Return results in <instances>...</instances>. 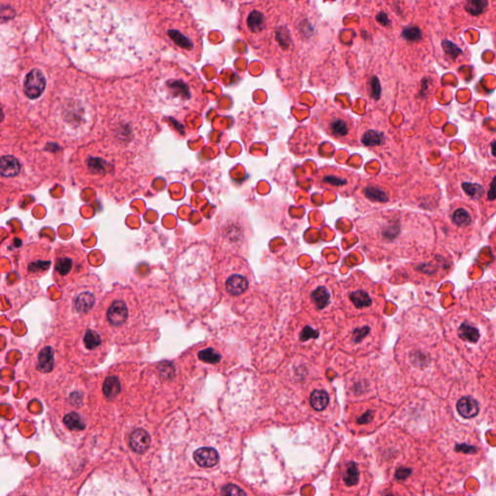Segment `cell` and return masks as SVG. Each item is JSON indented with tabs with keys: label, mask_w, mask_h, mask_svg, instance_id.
I'll use <instances>...</instances> for the list:
<instances>
[{
	"label": "cell",
	"mask_w": 496,
	"mask_h": 496,
	"mask_svg": "<svg viewBox=\"0 0 496 496\" xmlns=\"http://www.w3.org/2000/svg\"><path fill=\"white\" fill-rule=\"evenodd\" d=\"M106 2L56 4L53 25L77 61L100 59L101 69H118L140 59L144 31L142 24Z\"/></svg>",
	"instance_id": "6da1fadb"
},
{
	"label": "cell",
	"mask_w": 496,
	"mask_h": 496,
	"mask_svg": "<svg viewBox=\"0 0 496 496\" xmlns=\"http://www.w3.org/2000/svg\"><path fill=\"white\" fill-rule=\"evenodd\" d=\"M371 485L368 456L357 444L348 445L334 468L332 496H368Z\"/></svg>",
	"instance_id": "7a4b0ae2"
},
{
	"label": "cell",
	"mask_w": 496,
	"mask_h": 496,
	"mask_svg": "<svg viewBox=\"0 0 496 496\" xmlns=\"http://www.w3.org/2000/svg\"><path fill=\"white\" fill-rule=\"evenodd\" d=\"M80 496H147L139 485L108 474L95 475L83 485Z\"/></svg>",
	"instance_id": "3957f363"
},
{
	"label": "cell",
	"mask_w": 496,
	"mask_h": 496,
	"mask_svg": "<svg viewBox=\"0 0 496 496\" xmlns=\"http://www.w3.org/2000/svg\"><path fill=\"white\" fill-rule=\"evenodd\" d=\"M87 268L85 253L76 245L60 247L54 258V279L64 286Z\"/></svg>",
	"instance_id": "277c9868"
},
{
	"label": "cell",
	"mask_w": 496,
	"mask_h": 496,
	"mask_svg": "<svg viewBox=\"0 0 496 496\" xmlns=\"http://www.w3.org/2000/svg\"><path fill=\"white\" fill-rule=\"evenodd\" d=\"M385 419L386 412L381 407L364 404L351 412L348 422L354 433H370L384 423Z\"/></svg>",
	"instance_id": "5b68a950"
},
{
	"label": "cell",
	"mask_w": 496,
	"mask_h": 496,
	"mask_svg": "<svg viewBox=\"0 0 496 496\" xmlns=\"http://www.w3.org/2000/svg\"><path fill=\"white\" fill-rule=\"evenodd\" d=\"M158 93L163 100L171 106H181L189 101L192 91L189 83L184 78H165L158 85Z\"/></svg>",
	"instance_id": "8992f818"
},
{
	"label": "cell",
	"mask_w": 496,
	"mask_h": 496,
	"mask_svg": "<svg viewBox=\"0 0 496 496\" xmlns=\"http://www.w3.org/2000/svg\"><path fill=\"white\" fill-rule=\"evenodd\" d=\"M459 339L467 346H477L483 341V335L487 334V327L475 321L471 317H460L457 321L455 330Z\"/></svg>",
	"instance_id": "52a82bcc"
},
{
	"label": "cell",
	"mask_w": 496,
	"mask_h": 496,
	"mask_svg": "<svg viewBox=\"0 0 496 496\" xmlns=\"http://www.w3.org/2000/svg\"><path fill=\"white\" fill-rule=\"evenodd\" d=\"M132 312V308L129 307L126 300L122 298H114L110 300L106 318L109 326L113 330H121L128 324Z\"/></svg>",
	"instance_id": "ba28073f"
},
{
	"label": "cell",
	"mask_w": 496,
	"mask_h": 496,
	"mask_svg": "<svg viewBox=\"0 0 496 496\" xmlns=\"http://www.w3.org/2000/svg\"><path fill=\"white\" fill-rule=\"evenodd\" d=\"M334 298V292L333 288L330 286V284L322 282L315 283L313 287H311L308 294L310 305L315 310L320 312H324L332 307Z\"/></svg>",
	"instance_id": "9c48e42d"
},
{
	"label": "cell",
	"mask_w": 496,
	"mask_h": 496,
	"mask_svg": "<svg viewBox=\"0 0 496 496\" xmlns=\"http://www.w3.org/2000/svg\"><path fill=\"white\" fill-rule=\"evenodd\" d=\"M85 107L78 101H70L62 106V123L67 124L70 131H78L87 122Z\"/></svg>",
	"instance_id": "30bf717a"
},
{
	"label": "cell",
	"mask_w": 496,
	"mask_h": 496,
	"mask_svg": "<svg viewBox=\"0 0 496 496\" xmlns=\"http://www.w3.org/2000/svg\"><path fill=\"white\" fill-rule=\"evenodd\" d=\"M96 292L91 287H85L77 291L73 296L71 303L74 314L79 316L90 314L96 305Z\"/></svg>",
	"instance_id": "8fae6325"
},
{
	"label": "cell",
	"mask_w": 496,
	"mask_h": 496,
	"mask_svg": "<svg viewBox=\"0 0 496 496\" xmlns=\"http://www.w3.org/2000/svg\"><path fill=\"white\" fill-rule=\"evenodd\" d=\"M81 349L84 354H88L93 358L100 357V355L105 350V339L103 335L94 331L87 330L81 336Z\"/></svg>",
	"instance_id": "7c38bea8"
},
{
	"label": "cell",
	"mask_w": 496,
	"mask_h": 496,
	"mask_svg": "<svg viewBox=\"0 0 496 496\" xmlns=\"http://www.w3.org/2000/svg\"><path fill=\"white\" fill-rule=\"evenodd\" d=\"M347 298L352 307L358 311H366L373 307L374 297L364 286H355L347 294Z\"/></svg>",
	"instance_id": "4fadbf2b"
},
{
	"label": "cell",
	"mask_w": 496,
	"mask_h": 496,
	"mask_svg": "<svg viewBox=\"0 0 496 496\" xmlns=\"http://www.w3.org/2000/svg\"><path fill=\"white\" fill-rule=\"evenodd\" d=\"M45 89V76L40 70L33 69L27 74L24 83V91L28 98L36 99Z\"/></svg>",
	"instance_id": "5bb4252c"
},
{
	"label": "cell",
	"mask_w": 496,
	"mask_h": 496,
	"mask_svg": "<svg viewBox=\"0 0 496 496\" xmlns=\"http://www.w3.org/2000/svg\"><path fill=\"white\" fill-rule=\"evenodd\" d=\"M51 266V260L46 252L35 254L28 253L27 260H25V267L28 274L40 276L48 271Z\"/></svg>",
	"instance_id": "9a60e30c"
},
{
	"label": "cell",
	"mask_w": 496,
	"mask_h": 496,
	"mask_svg": "<svg viewBox=\"0 0 496 496\" xmlns=\"http://www.w3.org/2000/svg\"><path fill=\"white\" fill-rule=\"evenodd\" d=\"M249 288V280L242 272H233L225 280V289L230 296L239 297Z\"/></svg>",
	"instance_id": "2e32d148"
},
{
	"label": "cell",
	"mask_w": 496,
	"mask_h": 496,
	"mask_svg": "<svg viewBox=\"0 0 496 496\" xmlns=\"http://www.w3.org/2000/svg\"><path fill=\"white\" fill-rule=\"evenodd\" d=\"M327 125L330 133L338 139L347 138L351 131L350 120L343 116L331 117Z\"/></svg>",
	"instance_id": "e0dca14e"
},
{
	"label": "cell",
	"mask_w": 496,
	"mask_h": 496,
	"mask_svg": "<svg viewBox=\"0 0 496 496\" xmlns=\"http://www.w3.org/2000/svg\"><path fill=\"white\" fill-rule=\"evenodd\" d=\"M457 410L461 417L465 419H474L480 413V404L474 397L464 396L458 400Z\"/></svg>",
	"instance_id": "ac0fdd59"
},
{
	"label": "cell",
	"mask_w": 496,
	"mask_h": 496,
	"mask_svg": "<svg viewBox=\"0 0 496 496\" xmlns=\"http://www.w3.org/2000/svg\"><path fill=\"white\" fill-rule=\"evenodd\" d=\"M196 463L205 468L213 467L219 461V455L213 448H200L193 454Z\"/></svg>",
	"instance_id": "d6986e66"
},
{
	"label": "cell",
	"mask_w": 496,
	"mask_h": 496,
	"mask_svg": "<svg viewBox=\"0 0 496 496\" xmlns=\"http://www.w3.org/2000/svg\"><path fill=\"white\" fill-rule=\"evenodd\" d=\"M371 330V327L364 323L354 326L348 334V342L355 347L364 345L370 336H372Z\"/></svg>",
	"instance_id": "ffe728a7"
},
{
	"label": "cell",
	"mask_w": 496,
	"mask_h": 496,
	"mask_svg": "<svg viewBox=\"0 0 496 496\" xmlns=\"http://www.w3.org/2000/svg\"><path fill=\"white\" fill-rule=\"evenodd\" d=\"M55 352L51 347H44L38 354L37 370L42 373H49L54 368Z\"/></svg>",
	"instance_id": "44dd1931"
},
{
	"label": "cell",
	"mask_w": 496,
	"mask_h": 496,
	"mask_svg": "<svg viewBox=\"0 0 496 496\" xmlns=\"http://www.w3.org/2000/svg\"><path fill=\"white\" fill-rule=\"evenodd\" d=\"M150 436L144 429L139 428L130 436V446L137 454H144L149 448Z\"/></svg>",
	"instance_id": "7402d4cb"
},
{
	"label": "cell",
	"mask_w": 496,
	"mask_h": 496,
	"mask_svg": "<svg viewBox=\"0 0 496 496\" xmlns=\"http://www.w3.org/2000/svg\"><path fill=\"white\" fill-rule=\"evenodd\" d=\"M331 397L325 389H314L309 397V404L316 412L325 411L329 407Z\"/></svg>",
	"instance_id": "603a6c76"
},
{
	"label": "cell",
	"mask_w": 496,
	"mask_h": 496,
	"mask_svg": "<svg viewBox=\"0 0 496 496\" xmlns=\"http://www.w3.org/2000/svg\"><path fill=\"white\" fill-rule=\"evenodd\" d=\"M375 496H416L410 489L406 488L400 484L390 483L378 488Z\"/></svg>",
	"instance_id": "cb8c5ba5"
},
{
	"label": "cell",
	"mask_w": 496,
	"mask_h": 496,
	"mask_svg": "<svg viewBox=\"0 0 496 496\" xmlns=\"http://www.w3.org/2000/svg\"><path fill=\"white\" fill-rule=\"evenodd\" d=\"M20 170V165L18 160L12 155H3L1 157V167L0 171L3 177L12 178L18 174Z\"/></svg>",
	"instance_id": "d4e9b609"
},
{
	"label": "cell",
	"mask_w": 496,
	"mask_h": 496,
	"mask_svg": "<svg viewBox=\"0 0 496 496\" xmlns=\"http://www.w3.org/2000/svg\"><path fill=\"white\" fill-rule=\"evenodd\" d=\"M121 390V384L119 379L116 375L109 376L105 380L103 385V393L105 397L109 399H113L117 397Z\"/></svg>",
	"instance_id": "484cf974"
},
{
	"label": "cell",
	"mask_w": 496,
	"mask_h": 496,
	"mask_svg": "<svg viewBox=\"0 0 496 496\" xmlns=\"http://www.w3.org/2000/svg\"><path fill=\"white\" fill-rule=\"evenodd\" d=\"M199 359L208 364H217L221 361V355L214 348H205L201 350L198 354Z\"/></svg>",
	"instance_id": "4316f807"
},
{
	"label": "cell",
	"mask_w": 496,
	"mask_h": 496,
	"mask_svg": "<svg viewBox=\"0 0 496 496\" xmlns=\"http://www.w3.org/2000/svg\"><path fill=\"white\" fill-rule=\"evenodd\" d=\"M452 222L458 227H468L472 223V217L465 208H458L452 214Z\"/></svg>",
	"instance_id": "83f0119b"
},
{
	"label": "cell",
	"mask_w": 496,
	"mask_h": 496,
	"mask_svg": "<svg viewBox=\"0 0 496 496\" xmlns=\"http://www.w3.org/2000/svg\"><path fill=\"white\" fill-rule=\"evenodd\" d=\"M64 424L72 430H82L85 427V423L82 418L75 412L69 413L64 417Z\"/></svg>",
	"instance_id": "f1b7e54d"
},
{
	"label": "cell",
	"mask_w": 496,
	"mask_h": 496,
	"mask_svg": "<svg viewBox=\"0 0 496 496\" xmlns=\"http://www.w3.org/2000/svg\"><path fill=\"white\" fill-rule=\"evenodd\" d=\"M319 335H320V333L317 329L311 327V326L307 325L305 326L304 328H301L299 334H298V339L301 342H309L311 340L318 339Z\"/></svg>",
	"instance_id": "f546056e"
},
{
	"label": "cell",
	"mask_w": 496,
	"mask_h": 496,
	"mask_svg": "<svg viewBox=\"0 0 496 496\" xmlns=\"http://www.w3.org/2000/svg\"><path fill=\"white\" fill-rule=\"evenodd\" d=\"M462 188L471 198L478 199L484 194V188L476 183L464 182Z\"/></svg>",
	"instance_id": "4dcf8cb0"
},
{
	"label": "cell",
	"mask_w": 496,
	"mask_h": 496,
	"mask_svg": "<svg viewBox=\"0 0 496 496\" xmlns=\"http://www.w3.org/2000/svg\"><path fill=\"white\" fill-rule=\"evenodd\" d=\"M368 198L375 202H387L389 200L388 195L379 188L376 187H369L365 192Z\"/></svg>",
	"instance_id": "1f68e13d"
},
{
	"label": "cell",
	"mask_w": 496,
	"mask_h": 496,
	"mask_svg": "<svg viewBox=\"0 0 496 496\" xmlns=\"http://www.w3.org/2000/svg\"><path fill=\"white\" fill-rule=\"evenodd\" d=\"M487 1H482V0L476 1L475 0V1H470V2H468L465 8L469 12L471 15L478 16L481 13H483V11L487 7Z\"/></svg>",
	"instance_id": "d6a6232c"
},
{
	"label": "cell",
	"mask_w": 496,
	"mask_h": 496,
	"mask_svg": "<svg viewBox=\"0 0 496 496\" xmlns=\"http://www.w3.org/2000/svg\"><path fill=\"white\" fill-rule=\"evenodd\" d=\"M382 141H383V135L379 132H376V131H369L364 134L363 138H362L363 144H366V145L380 144L382 143Z\"/></svg>",
	"instance_id": "836d02e7"
},
{
	"label": "cell",
	"mask_w": 496,
	"mask_h": 496,
	"mask_svg": "<svg viewBox=\"0 0 496 496\" xmlns=\"http://www.w3.org/2000/svg\"><path fill=\"white\" fill-rule=\"evenodd\" d=\"M222 496H246L241 487H236L235 485H227L221 490Z\"/></svg>",
	"instance_id": "e575fe53"
},
{
	"label": "cell",
	"mask_w": 496,
	"mask_h": 496,
	"mask_svg": "<svg viewBox=\"0 0 496 496\" xmlns=\"http://www.w3.org/2000/svg\"><path fill=\"white\" fill-rule=\"evenodd\" d=\"M442 46L444 51H445L447 54H449V55H451L452 58L457 57L459 54L462 53V52H461V50L459 49V48L457 47V45H455L454 43H451V42H450V41H446V40H445V41H443Z\"/></svg>",
	"instance_id": "d590c367"
},
{
	"label": "cell",
	"mask_w": 496,
	"mask_h": 496,
	"mask_svg": "<svg viewBox=\"0 0 496 496\" xmlns=\"http://www.w3.org/2000/svg\"><path fill=\"white\" fill-rule=\"evenodd\" d=\"M403 37L405 38L406 40H409V41H417L422 37V34H421V31H420L419 28L412 27V28H408V29L403 31Z\"/></svg>",
	"instance_id": "8d00e7d4"
},
{
	"label": "cell",
	"mask_w": 496,
	"mask_h": 496,
	"mask_svg": "<svg viewBox=\"0 0 496 496\" xmlns=\"http://www.w3.org/2000/svg\"><path fill=\"white\" fill-rule=\"evenodd\" d=\"M487 201L493 202L496 200V176L492 178L491 181L489 182V187L487 190Z\"/></svg>",
	"instance_id": "74e56055"
},
{
	"label": "cell",
	"mask_w": 496,
	"mask_h": 496,
	"mask_svg": "<svg viewBox=\"0 0 496 496\" xmlns=\"http://www.w3.org/2000/svg\"><path fill=\"white\" fill-rule=\"evenodd\" d=\"M442 496H466V494L463 493V492H460V491H454V492H450V493H446Z\"/></svg>",
	"instance_id": "f35d334b"
},
{
	"label": "cell",
	"mask_w": 496,
	"mask_h": 496,
	"mask_svg": "<svg viewBox=\"0 0 496 496\" xmlns=\"http://www.w3.org/2000/svg\"><path fill=\"white\" fill-rule=\"evenodd\" d=\"M490 152H491V154L496 157V140L493 141L491 144H490Z\"/></svg>",
	"instance_id": "ab89813d"
}]
</instances>
